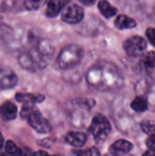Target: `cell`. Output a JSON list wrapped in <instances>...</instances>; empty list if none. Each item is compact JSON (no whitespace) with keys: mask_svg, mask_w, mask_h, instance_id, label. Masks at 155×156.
<instances>
[{"mask_svg":"<svg viewBox=\"0 0 155 156\" xmlns=\"http://www.w3.org/2000/svg\"><path fill=\"white\" fill-rule=\"evenodd\" d=\"M5 152L10 156H22L23 154V151L12 141L5 143Z\"/></svg>","mask_w":155,"mask_h":156,"instance_id":"cell-17","label":"cell"},{"mask_svg":"<svg viewBox=\"0 0 155 156\" xmlns=\"http://www.w3.org/2000/svg\"><path fill=\"white\" fill-rule=\"evenodd\" d=\"M32 156H50L45 151H37L36 153H33Z\"/></svg>","mask_w":155,"mask_h":156,"instance_id":"cell-25","label":"cell"},{"mask_svg":"<svg viewBox=\"0 0 155 156\" xmlns=\"http://www.w3.org/2000/svg\"><path fill=\"white\" fill-rule=\"evenodd\" d=\"M20 116L26 119L28 124L39 133H48L52 130L49 122L43 117L37 107L34 104H24L20 112Z\"/></svg>","mask_w":155,"mask_h":156,"instance_id":"cell-3","label":"cell"},{"mask_svg":"<svg viewBox=\"0 0 155 156\" xmlns=\"http://www.w3.org/2000/svg\"><path fill=\"white\" fill-rule=\"evenodd\" d=\"M143 156H155V151L153 150H148V151H146Z\"/></svg>","mask_w":155,"mask_h":156,"instance_id":"cell-26","label":"cell"},{"mask_svg":"<svg viewBox=\"0 0 155 156\" xmlns=\"http://www.w3.org/2000/svg\"><path fill=\"white\" fill-rule=\"evenodd\" d=\"M115 27L119 29H126V28H132L136 27V22L134 19L125 16V15H120L117 16V18L114 21Z\"/></svg>","mask_w":155,"mask_h":156,"instance_id":"cell-14","label":"cell"},{"mask_svg":"<svg viewBox=\"0 0 155 156\" xmlns=\"http://www.w3.org/2000/svg\"><path fill=\"white\" fill-rule=\"evenodd\" d=\"M79 1L81 4H83L84 5H88V6L94 5L95 2H96V0H79Z\"/></svg>","mask_w":155,"mask_h":156,"instance_id":"cell-24","label":"cell"},{"mask_svg":"<svg viewBox=\"0 0 155 156\" xmlns=\"http://www.w3.org/2000/svg\"><path fill=\"white\" fill-rule=\"evenodd\" d=\"M133 148V145L131 142L127 140H118L111 144L110 147L111 154L113 156H124L130 153Z\"/></svg>","mask_w":155,"mask_h":156,"instance_id":"cell-9","label":"cell"},{"mask_svg":"<svg viewBox=\"0 0 155 156\" xmlns=\"http://www.w3.org/2000/svg\"><path fill=\"white\" fill-rule=\"evenodd\" d=\"M44 2L45 0H26L25 5L29 10H36L39 8L43 5Z\"/></svg>","mask_w":155,"mask_h":156,"instance_id":"cell-20","label":"cell"},{"mask_svg":"<svg viewBox=\"0 0 155 156\" xmlns=\"http://www.w3.org/2000/svg\"><path fill=\"white\" fill-rule=\"evenodd\" d=\"M111 131L109 120L102 114H97L93 117L89 127V133L98 143L105 141Z\"/></svg>","mask_w":155,"mask_h":156,"instance_id":"cell-5","label":"cell"},{"mask_svg":"<svg viewBox=\"0 0 155 156\" xmlns=\"http://www.w3.org/2000/svg\"><path fill=\"white\" fill-rule=\"evenodd\" d=\"M4 137H3V135L0 133V150L3 148V146H4Z\"/></svg>","mask_w":155,"mask_h":156,"instance_id":"cell-27","label":"cell"},{"mask_svg":"<svg viewBox=\"0 0 155 156\" xmlns=\"http://www.w3.org/2000/svg\"><path fill=\"white\" fill-rule=\"evenodd\" d=\"M54 54L53 46L47 40H41L18 57L19 65L26 70L37 71L44 69Z\"/></svg>","mask_w":155,"mask_h":156,"instance_id":"cell-2","label":"cell"},{"mask_svg":"<svg viewBox=\"0 0 155 156\" xmlns=\"http://www.w3.org/2000/svg\"><path fill=\"white\" fill-rule=\"evenodd\" d=\"M131 108L136 112H143L148 110V100L144 96H137L131 103Z\"/></svg>","mask_w":155,"mask_h":156,"instance_id":"cell-15","label":"cell"},{"mask_svg":"<svg viewBox=\"0 0 155 156\" xmlns=\"http://www.w3.org/2000/svg\"><path fill=\"white\" fill-rule=\"evenodd\" d=\"M17 83L16 74L6 67H0V89L7 90L14 88Z\"/></svg>","mask_w":155,"mask_h":156,"instance_id":"cell-8","label":"cell"},{"mask_svg":"<svg viewBox=\"0 0 155 156\" xmlns=\"http://www.w3.org/2000/svg\"><path fill=\"white\" fill-rule=\"evenodd\" d=\"M147 43L144 38L139 36L129 37L123 43V49L131 57H140L146 50Z\"/></svg>","mask_w":155,"mask_h":156,"instance_id":"cell-6","label":"cell"},{"mask_svg":"<svg viewBox=\"0 0 155 156\" xmlns=\"http://www.w3.org/2000/svg\"><path fill=\"white\" fill-rule=\"evenodd\" d=\"M146 36H147V38L150 41V43L155 47V28H153V27L147 28Z\"/></svg>","mask_w":155,"mask_h":156,"instance_id":"cell-22","label":"cell"},{"mask_svg":"<svg viewBox=\"0 0 155 156\" xmlns=\"http://www.w3.org/2000/svg\"><path fill=\"white\" fill-rule=\"evenodd\" d=\"M71 0H47L46 15L48 17L57 16Z\"/></svg>","mask_w":155,"mask_h":156,"instance_id":"cell-10","label":"cell"},{"mask_svg":"<svg viewBox=\"0 0 155 156\" xmlns=\"http://www.w3.org/2000/svg\"><path fill=\"white\" fill-rule=\"evenodd\" d=\"M141 128L143 133L148 135L155 133V122L150 120H144L141 122Z\"/></svg>","mask_w":155,"mask_h":156,"instance_id":"cell-18","label":"cell"},{"mask_svg":"<svg viewBox=\"0 0 155 156\" xmlns=\"http://www.w3.org/2000/svg\"><path fill=\"white\" fill-rule=\"evenodd\" d=\"M146 145L150 150L155 151V133L149 135V137L146 140Z\"/></svg>","mask_w":155,"mask_h":156,"instance_id":"cell-23","label":"cell"},{"mask_svg":"<svg viewBox=\"0 0 155 156\" xmlns=\"http://www.w3.org/2000/svg\"><path fill=\"white\" fill-rule=\"evenodd\" d=\"M75 154L77 156H100L99 150L95 147H91L85 151L79 150V151L75 152Z\"/></svg>","mask_w":155,"mask_h":156,"instance_id":"cell-19","label":"cell"},{"mask_svg":"<svg viewBox=\"0 0 155 156\" xmlns=\"http://www.w3.org/2000/svg\"><path fill=\"white\" fill-rule=\"evenodd\" d=\"M87 139H88L87 135L84 133H80V132H71L65 136L66 143L77 148H80L84 146L87 142Z\"/></svg>","mask_w":155,"mask_h":156,"instance_id":"cell-11","label":"cell"},{"mask_svg":"<svg viewBox=\"0 0 155 156\" xmlns=\"http://www.w3.org/2000/svg\"><path fill=\"white\" fill-rule=\"evenodd\" d=\"M16 100L24 104H36L42 102L45 100V96L33 93H16Z\"/></svg>","mask_w":155,"mask_h":156,"instance_id":"cell-13","label":"cell"},{"mask_svg":"<svg viewBox=\"0 0 155 156\" xmlns=\"http://www.w3.org/2000/svg\"><path fill=\"white\" fill-rule=\"evenodd\" d=\"M88 84L99 91H111L120 89L124 78L114 64L102 61L93 65L87 72Z\"/></svg>","mask_w":155,"mask_h":156,"instance_id":"cell-1","label":"cell"},{"mask_svg":"<svg viewBox=\"0 0 155 156\" xmlns=\"http://www.w3.org/2000/svg\"><path fill=\"white\" fill-rule=\"evenodd\" d=\"M144 65L148 68H155V52H148L143 59Z\"/></svg>","mask_w":155,"mask_h":156,"instance_id":"cell-21","label":"cell"},{"mask_svg":"<svg viewBox=\"0 0 155 156\" xmlns=\"http://www.w3.org/2000/svg\"><path fill=\"white\" fill-rule=\"evenodd\" d=\"M0 156H10V155H8L7 154H5V153H2V152H0Z\"/></svg>","mask_w":155,"mask_h":156,"instance_id":"cell-28","label":"cell"},{"mask_svg":"<svg viewBox=\"0 0 155 156\" xmlns=\"http://www.w3.org/2000/svg\"><path fill=\"white\" fill-rule=\"evenodd\" d=\"M84 17V10L82 7L72 5L66 7L61 13V19L69 24H77Z\"/></svg>","mask_w":155,"mask_h":156,"instance_id":"cell-7","label":"cell"},{"mask_svg":"<svg viewBox=\"0 0 155 156\" xmlns=\"http://www.w3.org/2000/svg\"><path fill=\"white\" fill-rule=\"evenodd\" d=\"M0 116L4 121H13L17 116V107L12 101H5L0 106Z\"/></svg>","mask_w":155,"mask_h":156,"instance_id":"cell-12","label":"cell"},{"mask_svg":"<svg viewBox=\"0 0 155 156\" xmlns=\"http://www.w3.org/2000/svg\"><path fill=\"white\" fill-rule=\"evenodd\" d=\"M83 55V49L79 46L76 44L68 45L62 48L58 54L57 58V65L59 69L64 70L71 69L81 62Z\"/></svg>","mask_w":155,"mask_h":156,"instance_id":"cell-4","label":"cell"},{"mask_svg":"<svg viewBox=\"0 0 155 156\" xmlns=\"http://www.w3.org/2000/svg\"><path fill=\"white\" fill-rule=\"evenodd\" d=\"M98 7H99V10L100 11V13L102 14V16H104L107 18L112 17L113 16H115L117 14V8L112 6L106 0H100L99 4H98Z\"/></svg>","mask_w":155,"mask_h":156,"instance_id":"cell-16","label":"cell"}]
</instances>
